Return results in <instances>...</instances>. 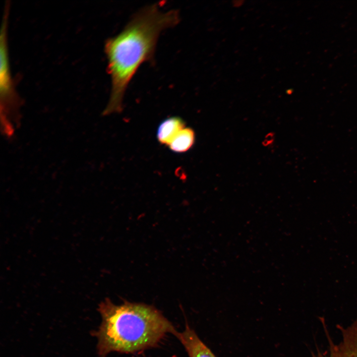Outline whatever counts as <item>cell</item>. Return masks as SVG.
Returning a JSON list of instances; mask_svg holds the SVG:
<instances>
[{
	"instance_id": "cell-1",
	"label": "cell",
	"mask_w": 357,
	"mask_h": 357,
	"mask_svg": "<svg viewBox=\"0 0 357 357\" xmlns=\"http://www.w3.org/2000/svg\"><path fill=\"white\" fill-rule=\"evenodd\" d=\"M160 5L153 4L141 8L120 32L106 40L104 50L111 89L103 116L122 111L128 86L141 65L153 60L160 34L178 23V11L163 10Z\"/></svg>"
},
{
	"instance_id": "cell-2",
	"label": "cell",
	"mask_w": 357,
	"mask_h": 357,
	"mask_svg": "<svg viewBox=\"0 0 357 357\" xmlns=\"http://www.w3.org/2000/svg\"><path fill=\"white\" fill-rule=\"evenodd\" d=\"M98 310L102 322L94 334L99 357L143 351L157 345L167 334L178 332L159 310L145 303L125 301L117 305L106 298Z\"/></svg>"
},
{
	"instance_id": "cell-3",
	"label": "cell",
	"mask_w": 357,
	"mask_h": 357,
	"mask_svg": "<svg viewBox=\"0 0 357 357\" xmlns=\"http://www.w3.org/2000/svg\"><path fill=\"white\" fill-rule=\"evenodd\" d=\"M7 26L2 24L0 37V114L1 131L10 137L20 122L21 100L15 90L10 74Z\"/></svg>"
},
{
	"instance_id": "cell-4",
	"label": "cell",
	"mask_w": 357,
	"mask_h": 357,
	"mask_svg": "<svg viewBox=\"0 0 357 357\" xmlns=\"http://www.w3.org/2000/svg\"><path fill=\"white\" fill-rule=\"evenodd\" d=\"M321 321L328 340V348L324 352L317 349L312 353V357H357V317L348 326L337 325L342 335L341 340L338 344L332 340L324 319L321 318Z\"/></svg>"
},
{
	"instance_id": "cell-5",
	"label": "cell",
	"mask_w": 357,
	"mask_h": 357,
	"mask_svg": "<svg viewBox=\"0 0 357 357\" xmlns=\"http://www.w3.org/2000/svg\"><path fill=\"white\" fill-rule=\"evenodd\" d=\"M176 336L184 347L189 357H216L187 324L184 330L178 332Z\"/></svg>"
},
{
	"instance_id": "cell-6",
	"label": "cell",
	"mask_w": 357,
	"mask_h": 357,
	"mask_svg": "<svg viewBox=\"0 0 357 357\" xmlns=\"http://www.w3.org/2000/svg\"><path fill=\"white\" fill-rule=\"evenodd\" d=\"M182 119L173 117L163 120L159 125L157 137L160 143L169 145L175 136L184 127Z\"/></svg>"
},
{
	"instance_id": "cell-7",
	"label": "cell",
	"mask_w": 357,
	"mask_h": 357,
	"mask_svg": "<svg viewBox=\"0 0 357 357\" xmlns=\"http://www.w3.org/2000/svg\"><path fill=\"white\" fill-rule=\"evenodd\" d=\"M194 139L193 130L190 128L184 127L175 136L168 146L175 152H184L192 146Z\"/></svg>"
}]
</instances>
